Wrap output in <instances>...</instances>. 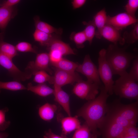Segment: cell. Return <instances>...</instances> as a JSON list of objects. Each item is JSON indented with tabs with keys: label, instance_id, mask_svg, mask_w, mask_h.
Masks as SVG:
<instances>
[{
	"label": "cell",
	"instance_id": "6da1fadb",
	"mask_svg": "<svg viewBox=\"0 0 138 138\" xmlns=\"http://www.w3.org/2000/svg\"><path fill=\"white\" fill-rule=\"evenodd\" d=\"M100 89V92L98 96L88 101L78 110L77 115L85 120L91 131L96 137L99 134L97 129L101 126L108 110L106 102L109 95L103 85H101Z\"/></svg>",
	"mask_w": 138,
	"mask_h": 138
},
{
	"label": "cell",
	"instance_id": "7a4b0ae2",
	"mask_svg": "<svg viewBox=\"0 0 138 138\" xmlns=\"http://www.w3.org/2000/svg\"><path fill=\"white\" fill-rule=\"evenodd\" d=\"M126 47L121 48L118 44H113L106 49V59L113 75L121 76L126 72L131 61L135 57L133 54L126 51Z\"/></svg>",
	"mask_w": 138,
	"mask_h": 138
},
{
	"label": "cell",
	"instance_id": "3957f363",
	"mask_svg": "<svg viewBox=\"0 0 138 138\" xmlns=\"http://www.w3.org/2000/svg\"><path fill=\"white\" fill-rule=\"evenodd\" d=\"M113 89V93L121 98L138 100V83L127 72L114 82Z\"/></svg>",
	"mask_w": 138,
	"mask_h": 138
},
{
	"label": "cell",
	"instance_id": "277c9868",
	"mask_svg": "<svg viewBox=\"0 0 138 138\" xmlns=\"http://www.w3.org/2000/svg\"><path fill=\"white\" fill-rule=\"evenodd\" d=\"M106 49H101L98 53V69L99 76L104 84L106 91L109 95L113 93V86L114 81L113 80V75L111 69L106 57Z\"/></svg>",
	"mask_w": 138,
	"mask_h": 138
},
{
	"label": "cell",
	"instance_id": "5b68a950",
	"mask_svg": "<svg viewBox=\"0 0 138 138\" xmlns=\"http://www.w3.org/2000/svg\"><path fill=\"white\" fill-rule=\"evenodd\" d=\"M101 85L87 80L85 81L82 80L76 83L73 91L80 98L90 100L96 97L99 93V89Z\"/></svg>",
	"mask_w": 138,
	"mask_h": 138
},
{
	"label": "cell",
	"instance_id": "8992f818",
	"mask_svg": "<svg viewBox=\"0 0 138 138\" xmlns=\"http://www.w3.org/2000/svg\"><path fill=\"white\" fill-rule=\"evenodd\" d=\"M76 71L85 75L87 80L101 85L98 69L88 54L85 55L83 63L78 64Z\"/></svg>",
	"mask_w": 138,
	"mask_h": 138
},
{
	"label": "cell",
	"instance_id": "52a82bcc",
	"mask_svg": "<svg viewBox=\"0 0 138 138\" xmlns=\"http://www.w3.org/2000/svg\"><path fill=\"white\" fill-rule=\"evenodd\" d=\"M0 65L8 71L15 80L25 81L30 79L32 76L25 71L23 72L20 70L13 63L12 59L1 53Z\"/></svg>",
	"mask_w": 138,
	"mask_h": 138
},
{
	"label": "cell",
	"instance_id": "ba28073f",
	"mask_svg": "<svg viewBox=\"0 0 138 138\" xmlns=\"http://www.w3.org/2000/svg\"><path fill=\"white\" fill-rule=\"evenodd\" d=\"M50 63L49 53H42L38 54L35 61L30 62L27 65L25 71L32 75L36 72L41 70L51 74L52 71L49 66Z\"/></svg>",
	"mask_w": 138,
	"mask_h": 138
},
{
	"label": "cell",
	"instance_id": "9c48e42d",
	"mask_svg": "<svg viewBox=\"0 0 138 138\" xmlns=\"http://www.w3.org/2000/svg\"><path fill=\"white\" fill-rule=\"evenodd\" d=\"M113 110L118 115L136 125L138 118V101L128 104L119 103Z\"/></svg>",
	"mask_w": 138,
	"mask_h": 138
},
{
	"label": "cell",
	"instance_id": "30bf717a",
	"mask_svg": "<svg viewBox=\"0 0 138 138\" xmlns=\"http://www.w3.org/2000/svg\"><path fill=\"white\" fill-rule=\"evenodd\" d=\"M137 22V18L132 17L124 12L113 16H107L106 24L110 25L120 30Z\"/></svg>",
	"mask_w": 138,
	"mask_h": 138
},
{
	"label": "cell",
	"instance_id": "8fae6325",
	"mask_svg": "<svg viewBox=\"0 0 138 138\" xmlns=\"http://www.w3.org/2000/svg\"><path fill=\"white\" fill-rule=\"evenodd\" d=\"M53 77L54 85L61 87L69 84H73L82 80L77 73L64 71L56 69Z\"/></svg>",
	"mask_w": 138,
	"mask_h": 138
},
{
	"label": "cell",
	"instance_id": "7c38bea8",
	"mask_svg": "<svg viewBox=\"0 0 138 138\" xmlns=\"http://www.w3.org/2000/svg\"><path fill=\"white\" fill-rule=\"evenodd\" d=\"M102 125H105L103 138H116L122 134L125 128L106 117L101 126Z\"/></svg>",
	"mask_w": 138,
	"mask_h": 138
},
{
	"label": "cell",
	"instance_id": "4fadbf2b",
	"mask_svg": "<svg viewBox=\"0 0 138 138\" xmlns=\"http://www.w3.org/2000/svg\"><path fill=\"white\" fill-rule=\"evenodd\" d=\"M120 31L110 25L106 24L101 31V36L113 44L119 43L123 45L125 41L121 36Z\"/></svg>",
	"mask_w": 138,
	"mask_h": 138
},
{
	"label": "cell",
	"instance_id": "5bb4252c",
	"mask_svg": "<svg viewBox=\"0 0 138 138\" xmlns=\"http://www.w3.org/2000/svg\"><path fill=\"white\" fill-rule=\"evenodd\" d=\"M54 95L55 100L62 107L68 116H71L70 97L61 87L54 85Z\"/></svg>",
	"mask_w": 138,
	"mask_h": 138
},
{
	"label": "cell",
	"instance_id": "9a60e30c",
	"mask_svg": "<svg viewBox=\"0 0 138 138\" xmlns=\"http://www.w3.org/2000/svg\"><path fill=\"white\" fill-rule=\"evenodd\" d=\"M61 123L62 134L65 135L75 131L81 126L80 122L77 116L63 118L61 120Z\"/></svg>",
	"mask_w": 138,
	"mask_h": 138
},
{
	"label": "cell",
	"instance_id": "2e32d148",
	"mask_svg": "<svg viewBox=\"0 0 138 138\" xmlns=\"http://www.w3.org/2000/svg\"><path fill=\"white\" fill-rule=\"evenodd\" d=\"M47 47L49 51L52 50H57L63 56L75 54L73 50L68 44L57 38L53 39Z\"/></svg>",
	"mask_w": 138,
	"mask_h": 138
},
{
	"label": "cell",
	"instance_id": "e0dca14e",
	"mask_svg": "<svg viewBox=\"0 0 138 138\" xmlns=\"http://www.w3.org/2000/svg\"><path fill=\"white\" fill-rule=\"evenodd\" d=\"M107 17L106 12L104 8L98 12L94 17L93 20L97 28L95 36L98 39H100L102 38L101 32L106 24Z\"/></svg>",
	"mask_w": 138,
	"mask_h": 138
},
{
	"label": "cell",
	"instance_id": "ac0fdd59",
	"mask_svg": "<svg viewBox=\"0 0 138 138\" xmlns=\"http://www.w3.org/2000/svg\"><path fill=\"white\" fill-rule=\"evenodd\" d=\"M57 109L55 105L47 103L39 108L38 114L42 120L46 121H50L53 118Z\"/></svg>",
	"mask_w": 138,
	"mask_h": 138
},
{
	"label": "cell",
	"instance_id": "d6986e66",
	"mask_svg": "<svg viewBox=\"0 0 138 138\" xmlns=\"http://www.w3.org/2000/svg\"><path fill=\"white\" fill-rule=\"evenodd\" d=\"M26 87L28 90L43 97H46L53 94L54 92V89L45 83L40 84L34 86L30 83L28 84Z\"/></svg>",
	"mask_w": 138,
	"mask_h": 138
},
{
	"label": "cell",
	"instance_id": "ffe728a7",
	"mask_svg": "<svg viewBox=\"0 0 138 138\" xmlns=\"http://www.w3.org/2000/svg\"><path fill=\"white\" fill-rule=\"evenodd\" d=\"M34 19L36 30L50 34L55 33L60 35L62 34V29L56 28L48 24L41 21L38 17H36Z\"/></svg>",
	"mask_w": 138,
	"mask_h": 138
},
{
	"label": "cell",
	"instance_id": "44dd1931",
	"mask_svg": "<svg viewBox=\"0 0 138 138\" xmlns=\"http://www.w3.org/2000/svg\"><path fill=\"white\" fill-rule=\"evenodd\" d=\"M50 64L56 69L70 72H75L78 64L63 58L57 62Z\"/></svg>",
	"mask_w": 138,
	"mask_h": 138
},
{
	"label": "cell",
	"instance_id": "7402d4cb",
	"mask_svg": "<svg viewBox=\"0 0 138 138\" xmlns=\"http://www.w3.org/2000/svg\"><path fill=\"white\" fill-rule=\"evenodd\" d=\"M35 41L38 42L41 45L47 47L54 39L56 38L52 34L48 33L35 30L33 34Z\"/></svg>",
	"mask_w": 138,
	"mask_h": 138
},
{
	"label": "cell",
	"instance_id": "603a6c76",
	"mask_svg": "<svg viewBox=\"0 0 138 138\" xmlns=\"http://www.w3.org/2000/svg\"><path fill=\"white\" fill-rule=\"evenodd\" d=\"M13 12V7L6 8L2 7L0 8V29L4 30L11 19Z\"/></svg>",
	"mask_w": 138,
	"mask_h": 138
},
{
	"label": "cell",
	"instance_id": "cb8c5ba5",
	"mask_svg": "<svg viewBox=\"0 0 138 138\" xmlns=\"http://www.w3.org/2000/svg\"><path fill=\"white\" fill-rule=\"evenodd\" d=\"M0 53L12 59L18 55L15 46L3 40H0Z\"/></svg>",
	"mask_w": 138,
	"mask_h": 138
},
{
	"label": "cell",
	"instance_id": "d4e9b609",
	"mask_svg": "<svg viewBox=\"0 0 138 138\" xmlns=\"http://www.w3.org/2000/svg\"><path fill=\"white\" fill-rule=\"evenodd\" d=\"M2 89L16 91L26 90L27 88L20 82L17 81L8 82H3L0 81V93Z\"/></svg>",
	"mask_w": 138,
	"mask_h": 138
},
{
	"label": "cell",
	"instance_id": "484cf974",
	"mask_svg": "<svg viewBox=\"0 0 138 138\" xmlns=\"http://www.w3.org/2000/svg\"><path fill=\"white\" fill-rule=\"evenodd\" d=\"M86 123L76 130L72 138H96Z\"/></svg>",
	"mask_w": 138,
	"mask_h": 138
},
{
	"label": "cell",
	"instance_id": "4316f807",
	"mask_svg": "<svg viewBox=\"0 0 138 138\" xmlns=\"http://www.w3.org/2000/svg\"><path fill=\"white\" fill-rule=\"evenodd\" d=\"M83 24L85 26L83 31L90 45L92 44L93 39L95 36L96 27L93 21L90 20L87 22H83Z\"/></svg>",
	"mask_w": 138,
	"mask_h": 138
},
{
	"label": "cell",
	"instance_id": "83f0119b",
	"mask_svg": "<svg viewBox=\"0 0 138 138\" xmlns=\"http://www.w3.org/2000/svg\"><path fill=\"white\" fill-rule=\"evenodd\" d=\"M33 75L34 77L33 81L39 84L44 83L46 82H48L50 84H53V76H50L45 71H38Z\"/></svg>",
	"mask_w": 138,
	"mask_h": 138
},
{
	"label": "cell",
	"instance_id": "f1b7e54d",
	"mask_svg": "<svg viewBox=\"0 0 138 138\" xmlns=\"http://www.w3.org/2000/svg\"><path fill=\"white\" fill-rule=\"evenodd\" d=\"M123 37L125 42L129 44H133L138 40V23H136L133 29L130 32L125 31Z\"/></svg>",
	"mask_w": 138,
	"mask_h": 138
},
{
	"label": "cell",
	"instance_id": "f546056e",
	"mask_svg": "<svg viewBox=\"0 0 138 138\" xmlns=\"http://www.w3.org/2000/svg\"><path fill=\"white\" fill-rule=\"evenodd\" d=\"M70 38L71 40L75 43L77 47L79 48H83L85 46L84 43L87 41L86 37L83 31L77 32H73Z\"/></svg>",
	"mask_w": 138,
	"mask_h": 138
},
{
	"label": "cell",
	"instance_id": "4dcf8cb0",
	"mask_svg": "<svg viewBox=\"0 0 138 138\" xmlns=\"http://www.w3.org/2000/svg\"><path fill=\"white\" fill-rule=\"evenodd\" d=\"M106 117L125 128L131 125H136L118 115L113 111L110 113Z\"/></svg>",
	"mask_w": 138,
	"mask_h": 138
},
{
	"label": "cell",
	"instance_id": "1f68e13d",
	"mask_svg": "<svg viewBox=\"0 0 138 138\" xmlns=\"http://www.w3.org/2000/svg\"><path fill=\"white\" fill-rule=\"evenodd\" d=\"M125 12L132 17L136 18V13L138 8V0H129L124 7Z\"/></svg>",
	"mask_w": 138,
	"mask_h": 138
},
{
	"label": "cell",
	"instance_id": "d6a6232c",
	"mask_svg": "<svg viewBox=\"0 0 138 138\" xmlns=\"http://www.w3.org/2000/svg\"><path fill=\"white\" fill-rule=\"evenodd\" d=\"M17 51L24 52H31L37 53L36 50L30 43L26 42H21L15 46Z\"/></svg>",
	"mask_w": 138,
	"mask_h": 138
},
{
	"label": "cell",
	"instance_id": "836d02e7",
	"mask_svg": "<svg viewBox=\"0 0 138 138\" xmlns=\"http://www.w3.org/2000/svg\"><path fill=\"white\" fill-rule=\"evenodd\" d=\"M7 108L0 109V131H4L9 126L10 122L7 121L6 118V113L8 111Z\"/></svg>",
	"mask_w": 138,
	"mask_h": 138
},
{
	"label": "cell",
	"instance_id": "e575fe53",
	"mask_svg": "<svg viewBox=\"0 0 138 138\" xmlns=\"http://www.w3.org/2000/svg\"><path fill=\"white\" fill-rule=\"evenodd\" d=\"M129 76L135 82L138 81V57L135 56L133 60L132 66L129 73Z\"/></svg>",
	"mask_w": 138,
	"mask_h": 138
},
{
	"label": "cell",
	"instance_id": "d590c367",
	"mask_svg": "<svg viewBox=\"0 0 138 138\" xmlns=\"http://www.w3.org/2000/svg\"><path fill=\"white\" fill-rule=\"evenodd\" d=\"M50 63H56L63 58V55L59 51L55 50L50 51L49 53Z\"/></svg>",
	"mask_w": 138,
	"mask_h": 138
},
{
	"label": "cell",
	"instance_id": "8d00e7d4",
	"mask_svg": "<svg viewBox=\"0 0 138 138\" xmlns=\"http://www.w3.org/2000/svg\"><path fill=\"white\" fill-rule=\"evenodd\" d=\"M136 125H131L125 128L122 134L125 135L138 136V130Z\"/></svg>",
	"mask_w": 138,
	"mask_h": 138
},
{
	"label": "cell",
	"instance_id": "74e56055",
	"mask_svg": "<svg viewBox=\"0 0 138 138\" xmlns=\"http://www.w3.org/2000/svg\"><path fill=\"white\" fill-rule=\"evenodd\" d=\"M44 138H67L66 135L62 134L58 135L53 133L51 129L46 132L43 136Z\"/></svg>",
	"mask_w": 138,
	"mask_h": 138
},
{
	"label": "cell",
	"instance_id": "f35d334b",
	"mask_svg": "<svg viewBox=\"0 0 138 138\" xmlns=\"http://www.w3.org/2000/svg\"><path fill=\"white\" fill-rule=\"evenodd\" d=\"M86 2V0H73L71 3L73 8L76 9L82 7L85 4Z\"/></svg>",
	"mask_w": 138,
	"mask_h": 138
},
{
	"label": "cell",
	"instance_id": "ab89813d",
	"mask_svg": "<svg viewBox=\"0 0 138 138\" xmlns=\"http://www.w3.org/2000/svg\"><path fill=\"white\" fill-rule=\"evenodd\" d=\"M20 0H7L5 1L2 4V7L11 8L20 2Z\"/></svg>",
	"mask_w": 138,
	"mask_h": 138
},
{
	"label": "cell",
	"instance_id": "60d3db41",
	"mask_svg": "<svg viewBox=\"0 0 138 138\" xmlns=\"http://www.w3.org/2000/svg\"><path fill=\"white\" fill-rule=\"evenodd\" d=\"M116 138H138V136L126 135L122 134Z\"/></svg>",
	"mask_w": 138,
	"mask_h": 138
},
{
	"label": "cell",
	"instance_id": "b9f144b4",
	"mask_svg": "<svg viewBox=\"0 0 138 138\" xmlns=\"http://www.w3.org/2000/svg\"><path fill=\"white\" fill-rule=\"evenodd\" d=\"M8 135V134L6 133L0 132V138H6Z\"/></svg>",
	"mask_w": 138,
	"mask_h": 138
}]
</instances>
